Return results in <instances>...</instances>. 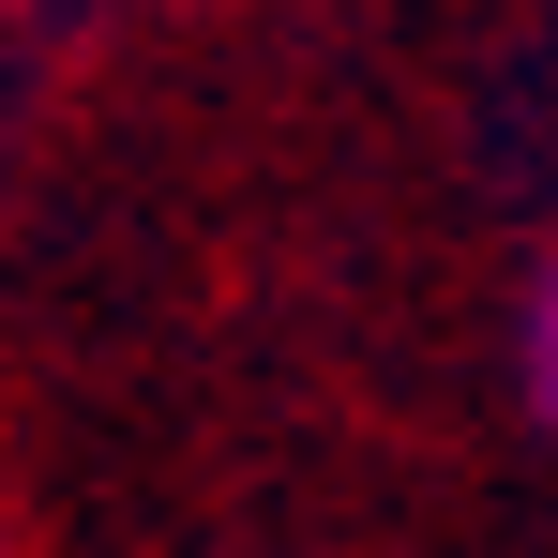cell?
Listing matches in <instances>:
<instances>
[{"mask_svg":"<svg viewBox=\"0 0 558 558\" xmlns=\"http://www.w3.org/2000/svg\"><path fill=\"white\" fill-rule=\"evenodd\" d=\"M513 392H529V423L558 438V257L529 272V317H513Z\"/></svg>","mask_w":558,"mask_h":558,"instance_id":"obj_1","label":"cell"}]
</instances>
